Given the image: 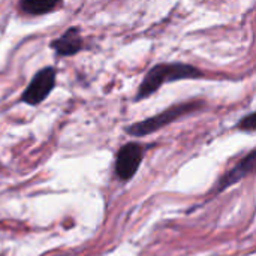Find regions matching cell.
Returning <instances> with one entry per match:
<instances>
[{
  "instance_id": "cell-1",
  "label": "cell",
  "mask_w": 256,
  "mask_h": 256,
  "mask_svg": "<svg viewBox=\"0 0 256 256\" xmlns=\"http://www.w3.org/2000/svg\"><path fill=\"white\" fill-rule=\"evenodd\" d=\"M202 76L204 72L200 68H195L188 63H159L146 74L136 92L135 100L150 98L166 82H174L180 80H196Z\"/></svg>"
},
{
  "instance_id": "cell-2",
  "label": "cell",
  "mask_w": 256,
  "mask_h": 256,
  "mask_svg": "<svg viewBox=\"0 0 256 256\" xmlns=\"http://www.w3.org/2000/svg\"><path fill=\"white\" fill-rule=\"evenodd\" d=\"M204 105L206 104L202 100H190V102H182V104L168 106L165 111H162L153 117H148L142 122L130 124L129 128H126V132L132 136H146V135L154 134L159 129L168 126L170 123L176 122L177 118L201 110Z\"/></svg>"
},
{
  "instance_id": "cell-3",
  "label": "cell",
  "mask_w": 256,
  "mask_h": 256,
  "mask_svg": "<svg viewBox=\"0 0 256 256\" xmlns=\"http://www.w3.org/2000/svg\"><path fill=\"white\" fill-rule=\"evenodd\" d=\"M56 78H57L56 68H52V66L42 68L40 70H38L34 74V76L32 78V81L28 82L26 90L22 92L20 100L30 106L39 105L52 92V88L56 86Z\"/></svg>"
},
{
  "instance_id": "cell-4",
  "label": "cell",
  "mask_w": 256,
  "mask_h": 256,
  "mask_svg": "<svg viewBox=\"0 0 256 256\" xmlns=\"http://www.w3.org/2000/svg\"><path fill=\"white\" fill-rule=\"evenodd\" d=\"M144 158V148L138 142H128L124 144L116 159V174L120 180L128 182L130 180L136 171L140 170V165Z\"/></svg>"
},
{
  "instance_id": "cell-5",
  "label": "cell",
  "mask_w": 256,
  "mask_h": 256,
  "mask_svg": "<svg viewBox=\"0 0 256 256\" xmlns=\"http://www.w3.org/2000/svg\"><path fill=\"white\" fill-rule=\"evenodd\" d=\"M82 36L80 33L78 27H69L63 34H60L57 39H54L50 45L56 51L57 56L70 57L75 56L82 50Z\"/></svg>"
},
{
  "instance_id": "cell-6",
  "label": "cell",
  "mask_w": 256,
  "mask_h": 256,
  "mask_svg": "<svg viewBox=\"0 0 256 256\" xmlns=\"http://www.w3.org/2000/svg\"><path fill=\"white\" fill-rule=\"evenodd\" d=\"M255 158H256V152L252 150L246 158H243L232 170H230L219 182L218 184V192H222L225 189H228L230 186L242 182L246 176H249L254 168H255Z\"/></svg>"
},
{
  "instance_id": "cell-7",
  "label": "cell",
  "mask_w": 256,
  "mask_h": 256,
  "mask_svg": "<svg viewBox=\"0 0 256 256\" xmlns=\"http://www.w3.org/2000/svg\"><path fill=\"white\" fill-rule=\"evenodd\" d=\"M62 0H20V8L28 15H44L54 10Z\"/></svg>"
},
{
  "instance_id": "cell-8",
  "label": "cell",
  "mask_w": 256,
  "mask_h": 256,
  "mask_svg": "<svg viewBox=\"0 0 256 256\" xmlns=\"http://www.w3.org/2000/svg\"><path fill=\"white\" fill-rule=\"evenodd\" d=\"M237 128L242 129V130H244V132H254L256 129L255 112H250V114H248L246 117H243V118L238 122Z\"/></svg>"
}]
</instances>
